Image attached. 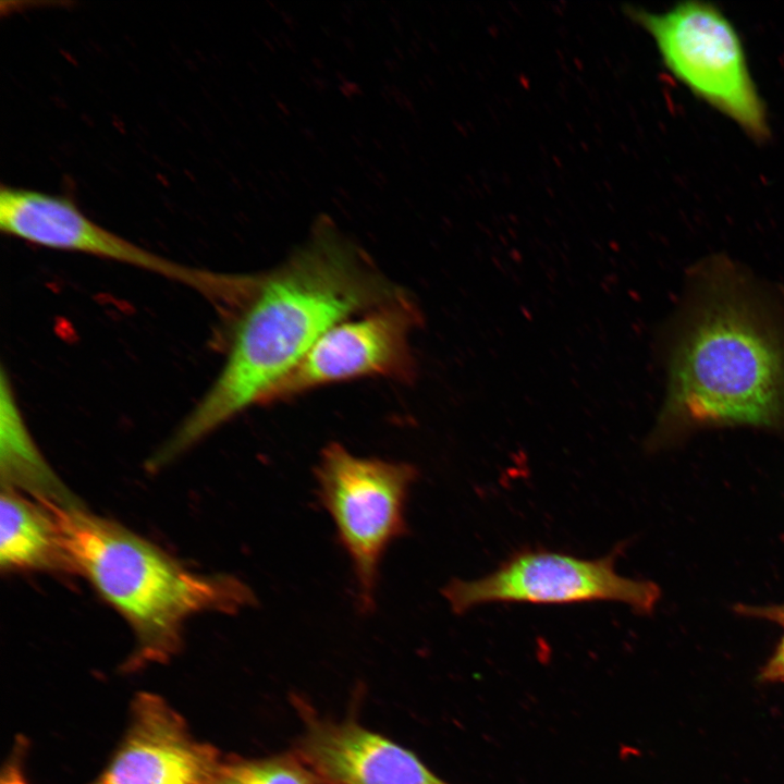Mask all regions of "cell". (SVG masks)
Returning a JSON list of instances; mask_svg holds the SVG:
<instances>
[{"instance_id":"obj_6","label":"cell","mask_w":784,"mask_h":784,"mask_svg":"<svg viewBox=\"0 0 784 784\" xmlns=\"http://www.w3.org/2000/svg\"><path fill=\"white\" fill-rule=\"evenodd\" d=\"M453 612L488 603L577 604L618 602L650 614L661 590L615 571V554L581 559L543 548L514 552L492 573L474 580L454 579L443 589Z\"/></svg>"},{"instance_id":"obj_13","label":"cell","mask_w":784,"mask_h":784,"mask_svg":"<svg viewBox=\"0 0 784 784\" xmlns=\"http://www.w3.org/2000/svg\"><path fill=\"white\" fill-rule=\"evenodd\" d=\"M218 784H324L293 750L266 758L223 759Z\"/></svg>"},{"instance_id":"obj_9","label":"cell","mask_w":784,"mask_h":784,"mask_svg":"<svg viewBox=\"0 0 784 784\" xmlns=\"http://www.w3.org/2000/svg\"><path fill=\"white\" fill-rule=\"evenodd\" d=\"M222 761L164 699L140 693L122 740L91 784H218Z\"/></svg>"},{"instance_id":"obj_5","label":"cell","mask_w":784,"mask_h":784,"mask_svg":"<svg viewBox=\"0 0 784 784\" xmlns=\"http://www.w3.org/2000/svg\"><path fill=\"white\" fill-rule=\"evenodd\" d=\"M315 474L321 504L352 563L359 610L371 612L382 556L408 530L405 506L418 471L408 463L356 456L332 442Z\"/></svg>"},{"instance_id":"obj_15","label":"cell","mask_w":784,"mask_h":784,"mask_svg":"<svg viewBox=\"0 0 784 784\" xmlns=\"http://www.w3.org/2000/svg\"><path fill=\"white\" fill-rule=\"evenodd\" d=\"M24 740H19L3 767L0 784H30L23 771Z\"/></svg>"},{"instance_id":"obj_4","label":"cell","mask_w":784,"mask_h":784,"mask_svg":"<svg viewBox=\"0 0 784 784\" xmlns=\"http://www.w3.org/2000/svg\"><path fill=\"white\" fill-rule=\"evenodd\" d=\"M653 38L664 66L696 97L734 121L751 139L770 137L765 105L734 24L715 4L686 0L662 13L628 8Z\"/></svg>"},{"instance_id":"obj_8","label":"cell","mask_w":784,"mask_h":784,"mask_svg":"<svg viewBox=\"0 0 784 784\" xmlns=\"http://www.w3.org/2000/svg\"><path fill=\"white\" fill-rule=\"evenodd\" d=\"M0 229L52 249L86 254L139 268L184 284L213 302L223 273L188 267L147 250L86 217L63 195L1 185Z\"/></svg>"},{"instance_id":"obj_3","label":"cell","mask_w":784,"mask_h":784,"mask_svg":"<svg viewBox=\"0 0 784 784\" xmlns=\"http://www.w3.org/2000/svg\"><path fill=\"white\" fill-rule=\"evenodd\" d=\"M40 502V501H39ZM51 512L75 573L128 623L136 638L126 669L168 661L181 647L185 621L199 612L236 613L256 602L231 575L194 573L123 526L42 501Z\"/></svg>"},{"instance_id":"obj_14","label":"cell","mask_w":784,"mask_h":784,"mask_svg":"<svg viewBox=\"0 0 784 784\" xmlns=\"http://www.w3.org/2000/svg\"><path fill=\"white\" fill-rule=\"evenodd\" d=\"M734 611L744 617L765 620L777 624L783 634L774 650L760 671V679L765 683L784 682V604L749 605L738 603Z\"/></svg>"},{"instance_id":"obj_10","label":"cell","mask_w":784,"mask_h":784,"mask_svg":"<svg viewBox=\"0 0 784 784\" xmlns=\"http://www.w3.org/2000/svg\"><path fill=\"white\" fill-rule=\"evenodd\" d=\"M302 714L294 751L324 784H450L412 751L356 722L321 719L305 707Z\"/></svg>"},{"instance_id":"obj_1","label":"cell","mask_w":784,"mask_h":784,"mask_svg":"<svg viewBox=\"0 0 784 784\" xmlns=\"http://www.w3.org/2000/svg\"><path fill=\"white\" fill-rule=\"evenodd\" d=\"M402 291L365 252L324 223L280 266L235 274L219 310L224 363L154 463L169 462L258 404L329 328Z\"/></svg>"},{"instance_id":"obj_2","label":"cell","mask_w":784,"mask_h":784,"mask_svg":"<svg viewBox=\"0 0 784 784\" xmlns=\"http://www.w3.org/2000/svg\"><path fill=\"white\" fill-rule=\"evenodd\" d=\"M664 357L666 392L649 450L708 428L784 433V308L728 258L694 269Z\"/></svg>"},{"instance_id":"obj_12","label":"cell","mask_w":784,"mask_h":784,"mask_svg":"<svg viewBox=\"0 0 784 784\" xmlns=\"http://www.w3.org/2000/svg\"><path fill=\"white\" fill-rule=\"evenodd\" d=\"M0 473L1 486L27 492L37 501L79 505L36 445L4 369L0 380Z\"/></svg>"},{"instance_id":"obj_11","label":"cell","mask_w":784,"mask_h":784,"mask_svg":"<svg viewBox=\"0 0 784 784\" xmlns=\"http://www.w3.org/2000/svg\"><path fill=\"white\" fill-rule=\"evenodd\" d=\"M0 565L8 572L75 573L48 507L3 486L0 501Z\"/></svg>"},{"instance_id":"obj_7","label":"cell","mask_w":784,"mask_h":784,"mask_svg":"<svg viewBox=\"0 0 784 784\" xmlns=\"http://www.w3.org/2000/svg\"><path fill=\"white\" fill-rule=\"evenodd\" d=\"M421 311L404 290L392 299L329 328L260 399V405L295 397L346 380L382 377L409 383L416 377L411 334Z\"/></svg>"}]
</instances>
